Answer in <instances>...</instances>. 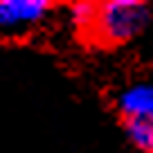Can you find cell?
I'll use <instances>...</instances> for the list:
<instances>
[{"mask_svg": "<svg viewBox=\"0 0 153 153\" xmlns=\"http://www.w3.org/2000/svg\"><path fill=\"white\" fill-rule=\"evenodd\" d=\"M151 11L140 0H106L95 5V18L86 41L97 45L128 43L149 25Z\"/></svg>", "mask_w": 153, "mask_h": 153, "instance_id": "obj_1", "label": "cell"}, {"mask_svg": "<svg viewBox=\"0 0 153 153\" xmlns=\"http://www.w3.org/2000/svg\"><path fill=\"white\" fill-rule=\"evenodd\" d=\"M48 0H0V38H23L48 20Z\"/></svg>", "mask_w": 153, "mask_h": 153, "instance_id": "obj_2", "label": "cell"}, {"mask_svg": "<svg viewBox=\"0 0 153 153\" xmlns=\"http://www.w3.org/2000/svg\"><path fill=\"white\" fill-rule=\"evenodd\" d=\"M117 110L124 122H153V83L135 81L117 95Z\"/></svg>", "mask_w": 153, "mask_h": 153, "instance_id": "obj_3", "label": "cell"}, {"mask_svg": "<svg viewBox=\"0 0 153 153\" xmlns=\"http://www.w3.org/2000/svg\"><path fill=\"white\" fill-rule=\"evenodd\" d=\"M124 133L140 153H153V122H124Z\"/></svg>", "mask_w": 153, "mask_h": 153, "instance_id": "obj_4", "label": "cell"}, {"mask_svg": "<svg viewBox=\"0 0 153 153\" xmlns=\"http://www.w3.org/2000/svg\"><path fill=\"white\" fill-rule=\"evenodd\" d=\"M95 5L97 2H74L70 5V25L74 27V32L81 38L88 36L92 27V18H95Z\"/></svg>", "mask_w": 153, "mask_h": 153, "instance_id": "obj_5", "label": "cell"}]
</instances>
